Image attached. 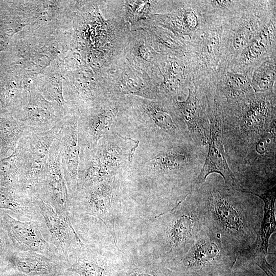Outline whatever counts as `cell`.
Wrapping results in <instances>:
<instances>
[{
    "label": "cell",
    "instance_id": "1",
    "mask_svg": "<svg viewBox=\"0 0 276 276\" xmlns=\"http://www.w3.org/2000/svg\"><path fill=\"white\" fill-rule=\"evenodd\" d=\"M187 64L195 84L204 88L217 85L228 66L224 23L209 21L190 38Z\"/></svg>",
    "mask_w": 276,
    "mask_h": 276
},
{
    "label": "cell",
    "instance_id": "2",
    "mask_svg": "<svg viewBox=\"0 0 276 276\" xmlns=\"http://www.w3.org/2000/svg\"><path fill=\"white\" fill-rule=\"evenodd\" d=\"M113 141L101 140L91 148H80L78 185L88 188L108 180L126 162H131L139 142L118 134Z\"/></svg>",
    "mask_w": 276,
    "mask_h": 276
},
{
    "label": "cell",
    "instance_id": "3",
    "mask_svg": "<svg viewBox=\"0 0 276 276\" xmlns=\"http://www.w3.org/2000/svg\"><path fill=\"white\" fill-rule=\"evenodd\" d=\"M275 1H247L243 8L224 24L229 63L275 16Z\"/></svg>",
    "mask_w": 276,
    "mask_h": 276
},
{
    "label": "cell",
    "instance_id": "4",
    "mask_svg": "<svg viewBox=\"0 0 276 276\" xmlns=\"http://www.w3.org/2000/svg\"><path fill=\"white\" fill-rule=\"evenodd\" d=\"M60 128V123L40 133H29L19 141L14 151L20 165L26 193L36 197L38 186L48 165L50 151Z\"/></svg>",
    "mask_w": 276,
    "mask_h": 276
},
{
    "label": "cell",
    "instance_id": "5",
    "mask_svg": "<svg viewBox=\"0 0 276 276\" xmlns=\"http://www.w3.org/2000/svg\"><path fill=\"white\" fill-rule=\"evenodd\" d=\"M0 220L14 250L35 252L64 262L52 243L44 220L21 221L3 212L0 214Z\"/></svg>",
    "mask_w": 276,
    "mask_h": 276
},
{
    "label": "cell",
    "instance_id": "6",
    "mask_svg": "<svg viewBox=\"0 0 276 276\" xmlns=\"http://www.w3.org/2000/svg\"><path fill=\"white\" fill-rule=\"evenodd\" d=\"M58 214L71 218V197L61 164L56 139L49 153L47 171L37 189L36 197Z\"/></svg>",
    "mask_w": 276,
    "mask_h": 276
},
{
    "label": "cell",
    "instance_id": "7",
    "mask_svg": "<svg viewBox=\"0 0 276 276\" xmlns=\"http://www.w3.org/2000/svg\"><path fill=\"white\" fill-rule=\"evenodd\" d=\"M35 200L51 235L52 243L68 266L70 260L85 246L70 217L58 214L40 198L35 197Z\"/></svg>",
    "mask_w": 276,
    "mask_h": 276
},
{
    "label": "cell",
    "instance_id": "8",
    "mask_svg": "<svg viewBox=\"0 0 276 276\" xmlns=\"http://www.w3.org/2000/svg\"><path fill=\"white\" fill-rule=\"evenodd\" d=\"M275 16L229 63L228 70L244 74L250 79L255 68L266 60L276 56Z\"/></svg>",
    "mask_w": 276,
    "mask_h": 276
},
{
    "label": "cell",
    "instance_id": "9",
    "mask_svg": "<svg viewBox=\"0 0 276 276\" xmlns=\"http://www.w3.org/2000/svg\"><path fill=\"white\" fill-rule=\"evenodd\" d=\"M76 117H64L56 137L61 166L71 197L78 182L80 145Z\"/></svg>",
    "mask_w": 276,
    "mask_h": 276
},
{
    "label": "cell",
    "instance_id": "10",
    "mask_svg": "<svg viewBox=\"0 0 276 276\" xmlns=\"http://www.w3.org/2000/svg\"><path fill=\"white\" fill-rule=\"evenodd\" d=\"M6 261L11 273L27 276H53L65 272L68 267L64 262L32 251L14 250Z\"/></svg>",
    "mask_w": 276,
    "mask_h": 276
},
{
    "label": "cell",
    "instance_id": "11",
    "mask_svg": "<svg viewBox=\"0 0 276 276\" xmlns=\"http://www.w3.org/2000/svg\"><path fill=\"white\" fill-rule=\"evenodd\" d=\"M211 113L210 133L208 155L204 164L198 176V182H203L210 174H220L226 182H234V175L229 169L225 156L222 139L220 113L217 106Z\"/></svg>",
    "mask_w": 276,
    "mask_h": 276
},
{
    "label": "cell",
    "instance_id": "12",
    "mask_svg": "<svg viewBox=\"0 0 276 276\" xmlns=\"http://www.w3.org/2000/svg\"><path fill=\"white\" fill-rule=\"evenodd\" d=\"M117 109L107 108L78 120L80 147L91 148L108 135L115 126Z\"/></svg>",
    "mask_w": 276,
    "mask_h": 276
},
{
    "label": "cell",
    "instance_id": "13",
    "mask_svg": "<svg viewBox=\"0 0 276 276\" xmlns=\"http://www.w3.org/2000/svg\"><path fill=\"white\" fill-rule=\"evenodd\" d=\"M25 112L16 119L27 128L29 133H40L51 130L64 117L56 114L51 106L38 97L32 100Z\"/></svg>",
    "mask_w": 276,
    "mask_h": 276
},
{
    "label": "cell",
    "instance_id": "14",
    "mask_svg": "<svg viewBox=\"0 0 276 276\" xmlns=\"http://www.w3.org/2000/svg\"><path fill=\"white\" fill-rule=\"evenodd\" d=\"M0 209L11 211L21 221L43 220L35 198L0 186Z\"/></svg>",
    "mask_w": 276,
    "mask_h": 276
},
{
    "label": "cell",
    "instance_id": "15",
    "mask_svg": "<svg viewBox=\"0 0 276 276\" xmlns=\"http://www.w3.org/2000/svg\"><path fill=\"white\" fill-rule=\"evenodd\" d=\"M202 88L193 82L189 88L187 99L182 102L175 101L176 108L188 125L191 132L203 135V108L201 94Z\"/></svg>",
    "mask_w": 276,
    "mask_h": 276
},
{
    "label": "cell",
    "instance_id": "16",
    "mask_svg": "<svg viewBox=\"0 0 276 276\" xmlns=\"http://www.w3.org/2000/svg\"><path fill=\"white\" fill-rule=\"evenodd\" d=\"M217 87L227 101L232 102L238 101L255 92L246 75L228 70L219 79Z\"/></svg>",
    "mask_w": 276,
    "mask_h": 276
},
{
    "label": "cell",
    "instance_id": "17",
    "mask_svg": "<svg viewBox=\"0 0 276 276\" xmlns=\"http://www.w3.org/2000/svg\"><path fill=\"white\" fill-rule=\"evenodd\" d=\"M85 247L68 261L66 271L77 276H111L108 269Z\"/></svg>",
    "mask_w": 276,
    "mask_h": 276
},
{
    "label": "cell",
    "instance_id": "18",
    "mask_svg": "<svg viewBox=\"0 0 276 276\" xmlns=\"http://www.w3.org/2000/svg\"><path fill=\"white\" fill-rule=\"evenodd\" d=\"M0 186L27 195L25 191L22 169L14 151L8 157L0 162Z\"/></svg>",
    "mask_w": 276,
    "mask_h": 276
},
{
    "label": "cell",
    "instance_id": "19",
    "mask_svg": "<svg viewBox=\"0 0 276 276\" xmlns=\"http://www.w3.org/2000/svg\"><path fill=\"white\" fill-rule=\"evenodd\" d=\"M246 192L258 196L263 200L265 203L264 216L262 223L260 235V246H258V254H256L254 257L266 258L269 245V239L271 235L274 232L275 227V220L273 212L275 201L274 190L272 189L261 194L250 192Z\"/></svg>",
    "mask_w": 276,
    "mask_h": 276
},
{
    "label": "cell",
    "instance_id": "20",
    "mask_svg": "<svg viewBox=\"0 0 276 276\" xmlns=\"http://www.w3.org/2000/svg\"><path fill=\"white\" fill-rule=\"evenodd\" d=\"M29 133L25 126L20 121L12 118L0 117V151L6 155L16 149L20 139Z\"/></svg>",
    "mask_w": 276,
    "mask_h": 276
},
{
    "label": "cell",
    "instance_id": "21",
    "mask_svg": "<svg viewBox=\"0 0 276 276\" xmlns=\"http://www.w3.org/2000/svg\"><path fill=\"white\" fill-rule=\"evenodd\" d=\"M275 57L266 60L252 71L250 81L255 93L273 91L276 79Z\"/></svg>",
    "mask_w": 276,
    "mask_h": 276
},
{
    "label": "cell",
    "instance_id": "22",
    "mask_svg": "<svg viewBox=\"0 0 276 276\" xmlns=\"http://www.w3.org/2000/svg\"><path fill=\"white\" fill-rule=\"evenodd\" d=\"M188 155L179 152H165L158 154L146 161V166L161 171L178 170L188 165Z\"/></svg>",
    "mask_w": 276,
    "mask_h": 276
},
{
    "label": "cell",
    "instance_id": "23",
    "mask_svg": "<svg viewBox=\"0 0 276 276\" xmlns=\"http://www.w3.org/2000/svg\"><path fill=\"white\" fill-rule=\"evenodd\" d=\"M150 123L156 128L168 130L174 127V121L171 114L160 104L149 103L146 107Z\"/></svg>",
    "mask_w": 276,
    "mask_h": 276
},
{
    "label": "cell",
    "instance_id": "24",
    "mask_svg": "<svg viewBox=\"0 0 276 276\" xmlns=\"http://www.w3.org/2000/svg\"><path fill=\"white\" fill-rule=\"evenodd\" d=\"M275 139V127L269 132L264 134L259 140L256 147V151L260 154H263L269 150L274 143Z\"/></svg>",
    "mask_w": 276,
    "mask_h": 276
},
{
    "label": "cell",
    "instance_id": "25",
    "mask_svg": "<svg viewBox=\"0 0 276 276\" xmlns=\"http://www.w3.org/2000/svg\"><path fill=\"white\" fill-rule=\"evenodd\" d=\"M175 226L174 232L178 238L183 239L190 231L191 221L187 217L181 218Z\"/></svg>",
    "mask_w": 276,
    "mask_h": 276
},
{
    "label": "cell",
    "instance_id": "26",
    "mask_svg": "<svg viewBox=\"0 0 276 276\" xmlns=\"http://www.w3.org/2000/svg\"><path fill=\"white\" fill-rule=\"evenodd\" d=\"M14 250L13 246L9 244L6 236L0 230V256L3 257L6 255L7 258Z\"/></svg>",
    "mask_w": 276,
    "mask_h": 276
},
{
    "label": "cell",
    "instance_id": "27",
    "mask_svg": "<svg viewBox=\"0 0 276 276\" xmlns=\"http://www.w3.org/2000/svg\"><path fill=\"white\" fill-rule=\"evenodd\" d=\"M7 276H27V275L11 273L8 275ZM53 276H77V275L75 274V273H73L70 271H66L65 272L61 274H59L57 275H53Z\"/></svg>",
    "mask_w": 276,
    "mask_h": 276
}]
</instances>
